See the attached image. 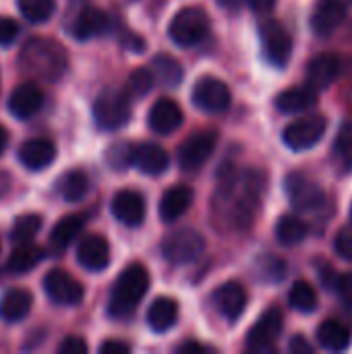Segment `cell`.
<instances>
[{
  "label": "cell",
  "instance_id": "6da1fadb",
  "mask_svg": "<svg viewBox=\"0 0 352 354\" xmlns=\"http://www.w3.org/2000/svg\"><path fill=\"white\" fill-rule=\"evenodd\" d=\"M66 50L50 37H31L19 54L21 71L44 81L60 79L66 71Z\"/></svg>",
  "mask_w": 352,
  "mask_h": 354
},
{
  "label": "cell",
  "instance_id": "7a4b0ae2",
  "mask_svg": "<svg viewBox=\"0 0 352 354\" xmlns=\"http://www.w3.org/2000/svg\"><path fill=\"white\" fill-rule=\"evenodd\" d=\"M149 288V274L145 266L141 263H131L122 270L118 280L114 282L110 303H108V313L114 319H124L131 317L145 297Z\"/></svg>",
  "mask_w": 352,
  "mask_h": 354
},
{
  "label": "cell",
  "instance_id": "3957f363",
  "mask_svg": "<svg viewBox=\"0 0 352 354\" xmlns=\"http://www.w3.org/2000/svg\"><path fill=\"white\" fill-rule=\"evenodd\" d=\"M168 33L170 39L180 48L197 46L210 33V17L199 6H187L174 15Z\"/></svg>",
  "mask_w": 352,
  "mask_h": 354
},
{
  "label": "cell",
  "instance_id": "277c9868",
  "mask_svg": "<svg viewBox=\"0 0 352 354\" xmlns=\"http://www.w3.org/2000/svg\"><path fill=\"white\" fill-rule=\"evenodd\" d=\"M131 118V95L127 91L108 89L93 102V120L102 131H118Z\"/></svg>",
  "mask_w": 352,
  "mask_h": 354
},
{
  "label": "cell",
  "instance_id": "5b68a950",
  "mask_svg": "<svg viewBox=\"0 0 352 354\" xmlns=\"http://www.w3.org/2000/svg\"><path fill=\"white\" fill-rule=\"evenodd\" d=\"M205 251V239L195 228H178L170 232L162 243V255L174 266H187L197 261Z\"/></svg>",
  "mask_w": 352,
  "mask_h": 354
},
{
  "label": "cell",
  "instance_id": "8992f818",
  "mask_svg": "<svg viewBox=\"0 0 352 354\" xmlns=\"http://www.w3.org/2000/svg\"><path fill=\"white\" fill-rule=\"evenodd\" d=\"M261 48H263V56L268 58L270 64L284 68L293 56V35L290 31L278 23V21H266L261 23Z\"/></svg>",
  "mask_w": 352,
  "mask_h": 354
},
{
  "label": "cell",
  "instance_id": "52a82bcc",
  "mask_svg": "<svg viewBox=\"0 0 352 354\" xmlns=\"http://www.w3.org/2000/svg\"><path fill=\"white\" fill-rule=\"evenodd\" d=\"M284 189L293 207L301 212H317L326 203L324 189L301 172H290L284 180Z\"/></svg>",
  "mask_w": 352,
  "mask_h": 354
},
{
  "label": "cell",
  "instance_id": "ba28073f",
  "mask_svg": "<svg viewBox=\"0 0 352 354\" xmlns=\"http://www.w3.org/2000/svg\"><path fill=\"white\" fill-rule=\"evenodd\" d=\"M218 145V133L216 131H201L185 139V143L178 149V164L187 172H197L207 164V160L214 156Z\"/></svg>",
  "mask_w": 352,
  "mask_h": 354
},
{
  "label": "cell",
  "instance_id": "9c48e42d",
  "mask_svg": "<svg viewBox=\"0 0 352 354\" xmlns=\"http://www.w3.org/2000/svg\"><path fill=\"white\" fill-rule=\"evenodd\" d=\"M328 122L324 116L315 114V116H305L299 118L295 122H290L284 133H282V141L293 149V151H303V149H311L313 145H317L322 141V137L326 135Z\"/></svg>",
  "mask_w": 352,
  "mask_h": 354
},
{
  "label": "cell",
  "instance_id": "30bf717a",
  "mask_svg": "<svg viewBox=\"0 0 352 354\" xmlns=\"http://www.w3.org/2000/svg\"><path fill=\"white\" fill-rule=\"evenodd\" d=\"M44 290L48 295V299L52 303L60 305V307H77L85 297V290H83L81 282L75 280L64 270L48 272L46 278H44Z\"/></svg>",
  "mask_w": 352,
  "mask_h": 354
},
{
  "label": "cell",
  "instance_id": "8fae6325",
  "mask_svg": "<svg viewBox=\"0 0 352 354\" xmlns=\"http://www.w3.org/2000/svg\"><path fill=\"white\" fill-rule=\"evenodd\" d=\"M193 102L199 110L218 114V112L228 110L232 102V93L224 81L216 77H201L193 87Z\"/></svg>",
  "mask_w": 352,
  "mask_h": 354
},
{
  "label": "cell",
  "instance_id": "7c38bea8",
  "mask_svg": "<svg viewBox=\"0 0 352 354\" xmlns=\"http://www.w3.org/2000/svg\"><path fill=\"white\" fill-rule=\"evenodd\" d=\"M284 326V317L280 309H268L257 324L253 326V330L247 334V346L251 351L263 353V351H272L274 342L278 340L280 332Z\"/></svg>",
  "mask_w": 352,
  "mask_h": 354
},
{
  "label": "cell",
  "instance_id": "4fadbf2b",
  "mask_svg": "<svg viewBox=\"0 0 352 354\" xmlns=\"http://www.w3.org/2000/svg\"><path fill=\"white\" fill-rule=\"evenodd\" d=\"M110 209H112V216L129 228H137L145 220V199L141 193L131 191V189L118 191L112 197Z\"/></svg>",
  "mask_w": 352,
  "mask_h": 354
},
{
  "label": "cell",
  "instance_id": "5bb4252c",
  "mask_svg": "<svg viewBox=\"0 0 352 354\" xmlns=\"http://www.w3.org/2000/svg\"><path fill=\"white\" fill-rule=\"evenodd\" d=\"M346 17L344 0H317L311 12V29L315 35H332Z\"/></svg>",
  "mask_w": 352,
  "mask_h": 354
},
{
  "label": "cell",
  "instance_id": "9a60e30c",
  "mask_svg": "<svg viewBox=\"0 0 352 354\" xmlns=\"http://www.w3.org/2000/svg\"><path fill=\"white\" fill-rule=\"evenodd\" d=\"M185 120V114L180 110V106L170 100V97H162L158 100L151 110H149V116H147V124L154 133L158 135H170L174 133Z\"/></svg>",
  "mask_w": 352,
  "mask_h": 354
},
{
  "label": "cell",
  "instance_id": "2e32d148",
  "mask_svg": "<svg viewBox=\"0 0 352 354\" xmlns=\"http://www.w3.org/2000/svg\"><path fill=\"white\" fill-rule=\"evenodd\" d=\"M54 160H56V145L44 137L27 139L19 149V162L31 172H39L48 168Z\"/></svg>",
  "mask_w": 352,
  "mask_h": 354
},
{
  "label": "cell",
  "instance_id": "e0dca14e",
  "mask_svg": "<svg viewBox=\"0 0 352 354\" xmlns=\"http://www.w3.org/2000/svg\"><path fill=\"white\" fill-rule=\"evenodd\" d=\"M214 305L222 317L234 322L247 307V290L241 282H226L214 292Z\"/></svg>",
  "mask_w": 352,
  "mask_h": 354
},
{
  "label": "cell",
  "instance_id": "ac0fdd59",
  "mask_svg": "<svg viewBox=\"0 0 352 354\" xmlns=\"http://www.w3.org/2000/svg\"><path fill=\"white\" fill-rule=\"evenodd\" d=\"M77 261L87 272H102L110 263V247L108 241L100 234L85 236L77 247Z\"/></svg>",
  "mask_w": 352,
  "mask_h": 354
},
{
  "label": "cell",
  "instance_id": "d6986e66",
  "mask_svg": "<svg viewBox=\"0 0 352 354\" xmlns=\"http://www.w3.org/2000/svg\"><path fill=\"white\" fill-rule=\"evenodd\" d=\"M41 102H44L41 89L33 81H29V83L19 85L10 93V97H8V112L15 118H19V120H27V118H31L41 108Z\"/></svg>",
  "mask_w": 352,
  "mask_h": 354
},
{
  "label": "cell",
  "instance_id": "ffe728a7",
  "mask_svg": "<svg viewBox=\"0 0 352 354\" xmlns=\"http://www.w3.org/2000/svg\"><path fill=\"white\" fill-rule=\"evenodd\" d=\"M133 166L149 176H160L170 166L168 151L158 143H139L133 149Z\"/></svg>",
  "mask_w": 352,
  "mask_h": 354
},
{
  "label": "cell",
  "instance_id": "44dd1931",
  "mask_svg": "<svg viewBox=\"0 0 352 354\" xmlns=\"http://www.w3.org/2000/svg\"><path fill=\"white\" fill-rule=\"evenodd\" d=\"M340 58L336 54H317L311 58V62L307 64V81L313 89H326L330 87L338 75H340Z\"/></svg>",
  "mask_w": 352,
  "mask_h": 354
},
{
  "label": "cell",
  "instance_id": "7402d4cb",
  "mask_svg": "<svg viewBox=\"0 0 352 354\" xmlns=\"http://www.w3.org/2000/svg\"><path fill=\"white\" fill-rule=\"evenodd\" d=\"M108 29H110V17L104 10L95 8V6H85L77 15L71 33L79 41H85V39H91V37H98V35L106 33Z\"/></svg>",
  "mask_w": 352,
  "mask_h": 354
},
{
  "label": "cell",
  "instance_id": "603a6c76",
  "mask_svg": "<svg viewBox=\"0 0 352 354\" xmlns=\"http://www.w3.org/2000/svg\"><path fill=\"white\" fill-rule=\"evenodd\" d=\"M193 205V189L187 185H174L160 199V218L164 222H176Z\"/></svg>",
  "mask_w": 352,
  "mask_h": 354
},
{
  "label": "cell",
  "instance_id": "cb8c5ba5",
  "mask_svg": "<svg viewBox=\"0 0 352 354\" xmlns=\"http://www.w3.org/2000/svg\"><path fill=\"white\" fill-rule=\"evenodd\" d=\"M315 102H317V89L307 85V87H290V89L282 91L274 104H276L278 112H282V114H299V112L313 108Z\"/></svg>",
  "mask_w": 352,
  "mask_h": 354
},
{
  "label": "cell",
  "instance_id": "d4e9b609",
  "mask_svg": "<svg viewBox=\"0 0 352 354\" xmlns=\"http://www.w3.org/2000/svg\"><path fill=\"white\" fill-rule=\"evenodd\" d=\"M33 297L25 288H10L0 299V319L6 324H19L31 311Z\"/></svg>",
  "mask_w": 352,
  "mask_h": 354
},
{
  "label": "cell",
  "instance_id": "484cf974",
  "mask_svg": "<svg viewBox=\"0 0 352 354\" xmlns=\"http://www.w3.org/2000/svg\"><path fill=\"white\" fill-rule=\"evenodd\" d=\"M178 322V303L170 297H160L151 303L147 311V324L154 332L164 334L172 330Z\"/></svg>",
  "mask_w": 352,
  "mask_h": 354
},
{
  "label": "cell",
  "instance_id": "4316f807",
  "mask_svg": "<svg viewBox=\"0 0 352 354\" xmlns=\"http://www.w3.org/2000/svg\"><path fill=\"white\" fill-rule=\"evenodd\" d=\"M351 330L336 322V319H326L319 328H317V342L332 353H340L346 351L351 346Z\"/></svg>",
  "mask_w": 352,
  "mask_h": 354
},
{
  "label": "cell",
  "instance_id": "83f0119b",
  "mask_svg": "<svg viewBox=\"0 0 352 354\" xmlns=\"http://www.w3.org/2000/svg\"><path fill=\"white\" fill-rule=\"evenodd\" d=\"M44 257L46 255H44V249L41 247L31 245V243H25V245H19L10 253V257L6 261V270L10 274H15V276H21V274L31 272L33 268H37Z\"/></svg>",
  "mask_w": 352,
  "mask_h": 354
},
{
  "label": "cell",
  "instance_id": "f1b7e54d",
  "mask_svg": "<svg viewBox=\"0 0 352 354\" xmlns=\"http://www.w3.org/2000/svg\"><path fill=\"white\" fill-rule=\"evenodd\" d=\"M85 228V216L83 214H71V216H64L56 222V226L52 228V234H50V243L56 247V249H66L79 234L81 230Z\"/></svg>",
  "mask_w": 352,
  "mask_h": 354
},
{
  "label": "cell",
  "instance_id": "f546056e",
  "mask_svg": "<svg viewBox=\"0 0 352 354\" xmlns=\"http://www.w3.org/2000/svg\"><path fill=\"white\" fill-rule=\"evenodd\" d=\"M58 193L68 203H79L89 193V176L83 170H68L58 180Z\"/></svg>",
  "mask_w": 352,
  "mask_h": 354
},
{
  "label": "cell",
  "instance_id": "4dcf8cb0",
  "mask_svg": "<svg viewBox=\"0 0 352 354\" xmlns=\"http://www.w3.org/2000/svg\"><path fill=\"white\" fill-rule=\"evenodd\" d=\"M309 226L299 216H282L276 224V239L284 247H297L307 239Z\"/></svg>",
  "mask_w": 352,
  "mask_h": 354
},
{
  "label": "cell",
  "instance_id": "1f68e13d",
  "mask_svg": "<svg viewBox=\"0 0 352 354\" xmlns=\"http://www.w3.org/2000/svg\"><path fill=\"white\" fill-rule=\"evenodd\" d=\"M288 303L295 311L313 313L317 309L319 297H317V290L313 288V284H309L307 280H299L293 284V288L288 292Z\"/></svg>",
  "mask_w": 352,
  "mask_h": 354
},
{
  "label": "cell",
  "instance_id": "d6a6232c",
  "mask_svg": "<svg viewBox=\"0 0 352 354\" xmlns=\"http://www.w3.org/2000/svg\"><path fill=\"white\" fill-rule=\"evenodd\" d=\"M154 73L156 79L166 87H176L183 81V66L178 64L176 58L166 54H158L154 58Z\"/></svg>",
  "mask_w": 352,
  "mask_h": 354
},
{
  "label": "cell",
  "instance_id": "836d02e7",
  "mask_svg": "<svg viewBox=\"0 0 352 354\" xmlns=\"http://www.w3.org/2000/svg\"><path fill=\"white\" fill-rule=\"evenodd\" d=\"M41 228V216L37 214H25V216H19L15 220V226L10 230V241L17 243V245H25V243H31L35 239V234L39 232Z\"/></svg>",
  "mask_w": 352,
  "mask_h": 354
},
{
  "label": "cell",
  "instance_id": "e575fe53",
  "mask_svg": "<svg viewBox=\"0 0 352 354\" xmlns=\"http://www.w3.org/2000/svg\"><path fill=\"white\" fill-rule=\"evenodd\" d=\"M19 10L29 23L41 25L54 15L56 0H19Z\"/></svg>",
  "mask_w": 352,
  "mask_h": 354
},
{
  "label": "cell",
  "instance_id": "d590c367",
  "mask_svg": "<svg viewBox=\"0 0 352 354\" xmlns=\"http://www.w3.org/2000/svg\"><path fill=\"white\" fill-rule=\"evenodd\" d=\"M255 268H257V276L263 282H280L286 276V263L280 257L272 255V253H263L257 259Z\"/></svg>",
  "mask_w": 352,
  "mask_h": 354
},
{
  "label": "cell",
  "instance_id": "8d00e7d4",
  "mask_svg": "<svg viewBox=\"0 0 352 354\" xmlns=\"http://www.w3.org/2000/svg\"><path fill=\"white\" fill-rule=\"evenodd\" d=\"M154 83H156V73L151 71V68H137V71H133L131 73V77H129V81H127V93L131 95V97H145L149 91H151V87H154Z\"/></svg>",
  "mask_w": 352,
  "mask_h": 354
},
{
  "label": "cell",
  "instance_id": "74e56055",
  "mask_svg": "<svg viewBox=\"0 0 352 354\" xmlns=\"http://www.w3.org/2000/svg\"><path fill=\"white\" fill-rule=\"evenodd\" d=\"M332 158L334 164L342 170H352V133H340L334 147H332Z\"/></svg>",
  "mask_w": 352,
  "mask_h": 354
},
{
  "label": "cell",
  "instance_id": "f35d334b",
  "mask_svg": "<svg viewBox=\"0 0 352 354\" xmlns=\"http://www.w3.org/2000/svg\"><path fill=\"white\" fill-rule=\"evenodd\" d=\"M133 149H135V145H131V143H114L106 151V162L116 170L133 166Z\"/></svg>",
  "mask_w": 352,
  "mask_h": 354
},
{
  "label": "cell",
  "instance_id": "ab89813d",
  "mask_svg": "<svg viewBox=\"0 0 352 354\" xmlns=\"http://www.w3.org/2000/svg\"><path fill=\"white\" fill-rule=\"evenodd\" d=\"M334 251L340 259L352 261V232L340 230L334 239Z\"/></svg>",
  "mask_w": 352,
  "mask_h": 354
},
{
  "label": "cell",
  "instance_id": "60d3db41",
  "mask_svg": "<svg viewBox=\"0 0 352 354\" xmlns=\"http://www.w3.org/2000/svg\"><path fill=\"white\" fill-rule=\"evenodd\" d=\"M19 23L8 19V17H0V46H10L17 35H19Z\"/></svg>",
  "mask_w": 352,
  "mask_h": 354
},
{
  "label": "cell",
  "instance_id": "b9f144b4",
  "mask_svg": "<svg viewBox=\"0 0 352 354\" xmlns=\"http://www.w3.org/2000/svg\"><path fill=\"white\" fill-rule=\"evenodd\" d=\"M334 288H336L338 297H340L346 305H351L352 307V272L338 276V278H336Z\"/></svg>",
  "mask_w": 352,
  "mask_h": 354
},
{
  "label": "cell",
  "instance_id": "7bdbcfd3",
  "mask_svg": "<svg viewBox=\"0 0 352 354\" xmlns=\"http://www.w3.org/2000/svg\"><path fill=\"white\" fill-rule=\"evenodd\" d=\"M58 353L60 354H85L87 353V344L77 338V336H68L62 340V344L58 346Z\"/></svg>",
  "mask_w": 352,
  "mask_h": 354
},
{
  "label": "cell",
  "instance_id": "ee69618b",
  "mask_svg": "<svg viewBox=\"0 0 352 354\" xmlns=\"http://www.w3.org/2000/svg\"><path fill=\"white\" fill-rule=\"evenodd\" d=\"M129 351H131V346L120 340H106L100 346V354H127Z\"/></svg>",
  "mask_w": 352,
  "mask_h": 354
},
{
  "label": "cell",
  "instance_id": "f6af8a7d",
  "mask_svg": "<svg viewBox=\"0 0 352 354\" xmlns=\"http://www.w3.org/2000/svg\"><path fill=\"white\" fill-rule=\"evenodd\" d=\"M290 353H313V346L303 338V336H295L293 340H290Z\"/></svg>",
  "mask_w": 352,
  "mask_h": 354
},
{
  "label": "cell",
  "instance_id": "bcb514c9",
  "mask_svg": "<svg viewBox=\"0 0 352 354\" xmlns=\"http://www.w3.org/2000/svg\"><path fill=\"white\" fill-rule=\"evenodd\" d=\"M249 4L257 15H266V12H270L274 8L276 0H249Z\"/></svg>",
  "mask_w": 352,
  "mask_h": 354
},
{
  "label": "cell",
  "instance_id": "7dc6e473",
  "mask_svg": "<svg viewBox=\"0 0 352 354\" xmlns=\"http://www.w3.org/2000/svg\"><path fill=\"white\" fill-rule=\"evenodd\" d=\"M210 348H205L203 344H199V342H185V344H180L178 348H176V353H183V354H189V353H207Z\"/></svg>",
  "mask_w": 352,
  "mask_h": 354
},
{
  "label": "cell",
  "instance_id": "c3c4849f",
  "mask_svg": "<svg viewBox=\"0 0 352 354\" xmlns=\"http://www.w3.org/2000/svg\"><path fill=\"white\" fill-rule=\"evenodd\" d=\"M216 2L226 10H239L243 6V0H216Z\"/></svg>",
  "mask_w": 352,
  "mask_h": 354
},
{
  "label": "cell",
  "instance_id": "681fc988",
  "mask_svg": "<svg viewBox=\"0 0 352 354\" xmlns=\"http://www.w3.org/2000/svg\"><path fill=\"white\" fill-rule=\"evenodd\" d=\"M6 145H8V131L0 124V156L6 149Z\"/></svg>",
  "mask_w": 352,
  "mask_h": 354
},
{
  "label": "cell",
  "instance_id": "f907efd6",
  "mask_svg": "<svg viewBox=\"0 0 352 354\" xmlns=\"http://www.w3.org/2000/svg\"><path fill=\"white\" fill-rule=\"evenodd\" d=\"M8 185H10V180H8V176L4 174V172H0V197L8 191Z\"/></svg>",
  "mask_w": 352,
  "mask_h": 354
},
{
  "label": "cell",
  "instance_id": "816d5d0a",
  "mask_svg": "<svg viewBox=\"0 0 352 354\" xmlns=\"http://www.w3.org/2000/svg\"><path fill=\"white\" fill-rule=\"evenodd\" d=\"M351 222H352V207H351Z\"/></svg>",
  "mask_w": 352,
  "mask_h": 354
},
{
  "label": "cell",
  "instance_id": "f5cc1de1",
  "mask_svg": "<svg viewBox=\"0 0 352 354\" xmlns=\"http://www.w3.org/2000/svg\"><path fill=\"white\" fill-rule=\"evenodd\" d=\"M77 2H83V0H77Z\"/></svg>",
  "mask_w": 352,
  "mask_h": 354
}]
</instances>
